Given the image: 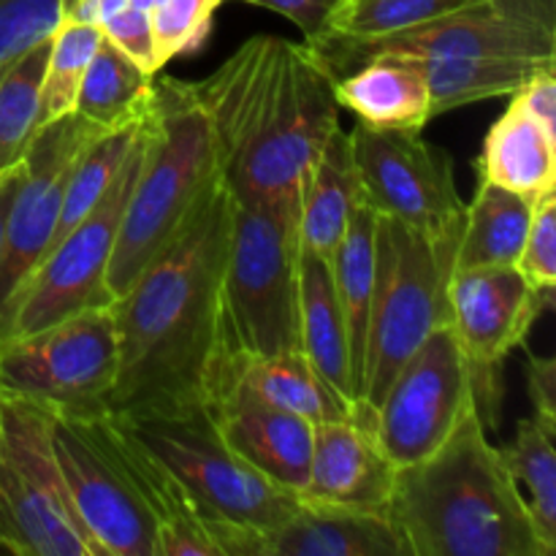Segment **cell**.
Masks as SVG:
<instances>
[{
    "label": "cell",
    "mask_w": 556,
    "mask_h": 556,
    "mask_svg": "<svg viewBox=\"0 0 556 556\" xmlns=\"http://www.w3.org/2000/svg\"><path fill=\"white\" fill-rule=\"evenodd\" d=\"M220 174L215 136L190 85L155 79V125L106 271L109 299H119L163 244L182 228Z\"/></svg>",
    "instance_id": "4"
},
{
    "label": "cell",
    "mask_w": 556,
    "mask_h": 556,
    "mask_svg": "<svg viewBox=\"0 0 556 556\" xmlns=\"http://www.w3.org/2000/svg\"><path fill=\"white\" fill-rule=\"evenodd\" d=\"M155 98V74L103 36L85 71L74 112L90 128L109 134L144 117Z\"/></svg>",
    "instance_id": "26"
},
{
    "label": "cell",
    "mask_w": 556,
    "mask_h": 556,
    "mask_svg": "<svg viewBox=\"0 0 556 556\" xmlns=\"http://www.w3.org/2000/svg\"><path fill=\"white\" fill-rule=\"evenodd\" d=\"M375 228H378V212L364 204L362 195L353 204L351 220H348L345 237L337 244L334 258H331V277H334V291L340 299L342 318L348 329V345H351V367L353 386H356L358 402V380H362L364 345H367L369 307H372L375 291Z\"/></svg>",
    "instance_id": "27"
},
{
    "label": "cell",
    "mask_w": 556,
    "mask_h": 556,
    "mask_svg": "<svg viewBox=\"0 0 556 556\" xmlns=\"http://www.w3.org/2000/svg\"><path fill=\"white\" fill-rule=\"evenodd\" d=\"M516 103L525 109L527 114L538 119L543 125L546 134H552L556 139V74L554 65H543L519 92H514Z\"/></svg>",
    "instance_id": "39"
},
{
    "label": "cell",
    "mask_w": 556,
    "mask_h": 556,
    "mask_svg": "<svg viewBox=\"0 0 556 556\" xmlns=\"http://www.w3.org/2000/svg\"><path fill=\"white\" fill-rule=\"evenodd\" d=\"M152 125H155V101H152L123 166L114 174L101 199L96 201V206L52 244V250L43 255L30 280L25 282L22 293L16 296L14 313H11L5 342L36 334L68 315L81 313V309L112 304L106 293L109 261H112L114 244H117L125 206L134 193L141 166H144Z\"/></svg>",
    "instance_id": "9"
},
{
    "label": "cell",
    "mask_w": 556,
    "mask_h": 556,
    "mask_svg": "<svg viewBox=\"0 0 556 556\" xmlns=\"http://www.w3.org/2000/svg\"><path fill=\"white\" fill-rule=\"evenodd\" d=\"M459 233L429 237L418 228L378 215L375 291L356 402V424L367 432L394 375L424 340L448 320L445 291L454 271Z\"/></svg>",
    "instance_id": "6"
},
{
    "label": "cell",
    "mask_w": 556,
    "mask_h": 556,
    "mask_svg": "<svg viewBox=\"0 0 556 556\" xmlns=\"http://www.w3.org/2000/svg\"><path fill=\"white\" fill-rule=\"evenodd\" d=\"M472 407L470 364L445 320L394 375L369 421V434L402 470L432 456Z\"/></svg>",
    "instance_id": "11"
},
{
    "label": "cell",
    "mask_w": 556,
    "mask_h": 556,
    "mask_svg": "<svg viewBox=\"0 0 556 556\" xmlns=\"http://www.w3.org/2000/svg\"><path fill=\"white\" fill-rule=\"evenodd\" d=\"M334 98L372 128L424 130L434 119L427 71L407 54H372L334 79Z\"/></svg>",
    "instance_id": "20"
},
{
    "label": "cell",
    "mask_w": 556,
    "mask_h": 556,
    "mask_svg": "<svg viewBox=\"0 0 556 556\" xmlns=\"http://www.w3.org/2000/svg\"><path fill=\"white\" fill-rule=\"evenodd\" d=\"M299 337L309 364L334 389V394L353 407L356 416L351 345L331 266L304 250L299 253Z\"/></svg>",
    "instance_id": "23"
},
{
    "label": "cell",
    "mask_w": 556,
    "mask_h": 556,
    "mask_svg": "<svg viewBox=\"0 0 556 556\" xmlns=\"http://www.w3.org/2000/svg\"><path fill=\"white\" fill-rule=\"evenodd\" d=\"M103 36L114 47L123 49L128 58H134L144 71H150V74L161 71L155 52V36H152V22L147 11L128 5V9L114 14L109 22H103Z\"/></svg>",
    "instance_id": "37"
},
{
    "label": "cell",
    "mask_w": 556,
    "mask_h": 556,
    "mask_svg": "<svg viewBox=\"0 0 556 556\" xmlns=\"http://www.w3.org/2000/svg\"><path fill=\"white\" fill-rule=\"evenodd\" d=\"M483 3L489 0H337L324 33L307 41H378Z\"/></svg>",
    "instance_id": "31"
},
{
    "label": "cell",
    "mask_w": 556,
    "mask_h": 556,
    "mask_svg": "<svg viewBox=\"0 0 556 556\" xmlns=\"http://www.w3.org/2000/svg\"><path fill=\"white\" fill-rule=\"evenodd\" d=\"M421 63L427 71L434 117L470 103L510 98L543 65H554L525 58H434Z\"/></svg>",
    "instance_id": "28"
},
{
    "label": "cell",
    "mask_w": 556,
    "mask_h": 556,
    "mask_svg": "<svg viewBox=\"0 0 556 556\" xmlns=\"http://www.w3.org/2000/svg\"><path fill=\"white\" fill-rule=\"evenodd\" d=\"M101 41L103 27L90 25V22L63 16L60 25L54 27V33L49 36L47 68H43L41 128L65 114H74L76 92H79L87 65Z\"/></svg>",
    "instance_id": "32"
},
{
    "label": "cell",
    "mask_w": 556,
    "mask_h": 556,
    "mask_svg": "<svg viewBox=\"0 0 556 556\" xmlns=\"http://www.w3.org/2000/svg\"><path fill=\"white\" fill-rule=\"evenodd\" d=\"M204 407L239 459L293 497L302 494L313 459V421L269 405L233 378L212 380Z\"/></svg>",
    "instance_id": "16"
},
{
    "label": "cell",
    "mask_w": 556,
    "mask_h": 556,
    "mask_svg": "<svg viewBox=\"0 0 556 556\" xmlns=\"http://www.w3.org/2000/svg\"><path fill=\"white\" fill-rule=\"evenodd\" d=\"M448 326L470 364L472 400L478 418L500 421V367L530 334L538 315L552 304V293L538 291L516 266H481L451 271Z\"/></svg>",
    "instance_id": "13"
},
{
    "label": "cell",
    "mask_w": 556,
    "mask_h": 556,
    "mask_svg": "<svg viewBox=\"0 0 556 556\" xmlns=\"http://www.w3.org/2000/svg\"><path fill=\"white\" fill-rule=\"evenodd\" d=\"M556 139L510 98L503 117L489 128L478 157L481 182L538 201L556 188Z\"/></svg>",
    "instance_id": "24"
},
{
    "label": "cell",
    "mask_w": 556,
    "mask_h": 556,
    "mask_svg": "<svg viewBox=\"0 0 556 556\" xmlns=\"http://www.w3.org/2000/svg\"><path fill=\"white\" fill-rule=\"evenodd\" d=\"M233 204L220 172L182 228L112 302L119 367L106 410L204 405L223 342V271Z\"/></svg>",
    "instance_id": "1"
},
{
    "label": "cell",
    "mask_w": 556,
    "mask_h": 556,
    "mask_svg": "<svg viewBox=\"0 0 556 556\" xmlns=\"http://www.w3.org/2000/svg\"><path fill=\"white\" fill-rule=\"evenodd\" d=\"M356 201L358 179L351 134L337 125L304 177L302 206H299V248L331 264Z\"/></svg>",
    "instance_id": "22"
},
{
    "label": "cell",
    "mask_w": 556,
    "mask_h": 556,
    "mask_svg": "<svg viewBox=\"0 0 556 556\" xmlns=\"http://www.w3.org/2000/svg\"><path fill=\"white\" fill-rule=\"evenodd\" d=\"M114 416L193 492L215 527L220 556H264L266 532L299 500L239 459L204 405Z\"/></svg>",
    "instance_id": "5"
},
{
    "label": "cell",
    "mask_w": 556,
    "mask_h": 556,
    "mask_svg": "<svg viewBox=\"0 0 556 556\" xmlns=\"http://www.w3.org/2000/svg\"><path fill=\"white\" fill-rule=\"evenodd\" d=\"M74 0H0V68L47 41Z\"/></svg>",
    "instance_id": "35"
},
{
    "label": "cell",
    "mask_w": 556,
    "mask_h": 556,
    "mask_svg": "<svg viewBox=\"0 0 556 556\" xmlns=\"http://www.w3.org/2000/svg\"><path fill=\"white\" fill-rule=\"evenodd\" d=\"M52 438L71 505L101 556H161L155 525L92 429L90 410H52Z\"/></svg>",
    "instance_id": "15"
},
{
    "label": "cell",
    "mask_w": 556,
    "mask_h": 556,
    "mask_svg": "<svg viewBox=\"0 0 556 556\" xmlns=\"http://www.w3.org/2000/svg\"><path fill=\"white\" fill-rule=\"evenodd\" d=\"M98 134L74 112L43 125L33 139L0 244V345L9 337L16 296L52 250L71 172Z\"/></svg>",
    "instance_id": "14"
},
{
    "label": "cell",
    "mask_w": 556,
    "mask_h": 556,
    "mask_svg": "<svg viewBox=\"0 0 556 556\" xmlns=\"http://www.w3.org/2000/svg\"><path fill=\"white\" fill-rule=\"evenodd\" d=\"M554 424L538 416L521 418L516 438L500 451L516 489L525 497L538 535L548 552H556V448Z\"/></svg>",
    "instance_id": "30"
},
{
    "label": "cell",
    "mask_w": 556,
    "mask_h": 556,
    "mask_svg": "<svg viewBox=\"0 0 556 556\" xmlns=\"http://www.w3.org/2000/svg\"><path fill=\"white\" fill-rule=\"evenodd\" d=\"M527 391L532 400V416L556 427V362L554 358H527Z\"/></svg>",
    "instance_id": "40"
},
{
    "label": "cell",
    "mask_w": 556,
    "mask_h": 556,
    "mask_svg": "<svg viewBox=\"0 0 556 556\" xmlns=\"http://www.w3.org/2000/svg\"><path fill=\"white\" fill-rule=\"evenodd\" d=\"M49 38L0 71V177L22 172L41 130V87Z\"/></svg>",
    "instance_id": "29"
},
{
    "label": "cell",
    "mask_w": 556,
    "mask_h": 556,
    "mask_svg": "<svg viewBox=\"0 0 556 556\" xmlns=\"http://www.w3.org/2000/svg\"><path fill=\"white\" fill-rule=\"evenodd\" d=\"M389 516L410 556H554L476 407L432 456L396 470Z\"/></svg>",
    "instance_id": "3"
},
{
    "label": "cell",
    "mask_w": 556,
    "mask_h": 556,
    "mask_svg": "<svg viewBox=\"0 0 556 556\" xmlns=\"http://www.w3.org/2000/svg\"><path fill=\"white\" fill-rule=\"evenodd\" d=\"M358 195L378 215L429 237L462 231L465 201L456 190L454 161L421 130H386L356 123L351 130Z\"/></svg>",
    "instance_id": "12"
},
{
    "label": "cell",
    "mask_w": 556,
    "mask_h": 556,
    "mask_svg": "<svg viewBox=\"0 0 556 556\" xmlns=\"http://www.w3.org/2000/svg\"><path fill=\"white\" fill-rule=\"evenodd\" d=\"M223 3H228V0H223ZM231 3L261 5V9L275 11V14L291 20L304 33V41H307V38H315L324 33L326 20H329L337 0H231Z\"/></svg>",
    "instance_id": "38"
},
{
    "label": "cell",
    "mask_w": 556,
    "mask_h": 556,
    "mask_svg": "<svg viewBox=\"0 0 556 556\" xmlns=\"http://www.w3.org/2000/svg\"><path fill=\"white\" fill-rule=\"evenodd\" d=\"M264 556H410L389 514L302 503L266 532Z\"/></svg>",
    "instance_id": "19"
},
{
    "label": "cell",
    "mask_w": 556,
    "mask_h": 556,
    "mask_svg": "<svg viewBox=\"0 0 556 556\" xmlns=\"http://www.w3.org/2000/svg\"><path fill=\"white\" fill-rule=\"evenodd\" d=\"M0 546L30 556H101L81 527L52 438V410L0 394Z\"/></svg>",
    "instance_id": "8"
},
{
    "label": "cell",
    "mask_w": 556,
    "mask_h": 556,
    "mask_svg": "<svg viewBox=\"0 0 556 556\" xmlns=\"http://www.w3.org/2000/svg\"><path fill=\"white\" fill-rule=\"evenodd\" d=\"M119 367L112 304L81 309L0 345V394L49 410L106 405Z\"/></svg>",
    "instance_id": "10"
},
{
    "label": "cell",
    "mask_w": 556,
    "mask_h": 556,
    "mask_svg": "<svg viewBox=\"0 0 556 556\" xmlns=\"http://www.w3.org/2000/svg\"><path fill=\"white\" fill-rule=\"evenodd\" d=\"M516 269L538 291L554 293L556 286V190L535 201Z\"/></svg>",
    "instance_id": "36"
},
{
    "label": "cell",
    "mask_w": 556,
    "mask_h": 556,
    "mask_svg": "<svg viewBox=\"0 0 556 556\" xmlns=\"http://www.w3.org/2000/svg\"><path fill=\"white\" fill-rule=\"evenodd\" d=\"M155 101V98H152ZM150 112V109H147ZM147 117V114H144ZM144 117H139L136 123L125 125V128L109 130V134H98L87 141V147L81 150L79 161H76L74 172H71L68 185H65L63 206H60V220L58 231H54V242L63 237L65 231L76 226L87 212L96 206V201L101 199L103 190L109 188V182L114 179V174L123 166L125 155L134 147L136 136H139L141 123Z\"/></svg>",
    "instance_id": "33"
},
{
    "label": "cell",
    "mask_w": 556,
    "mask_h": 556,
    "mask_svg": "<svg viewBox=\"0 0 556 556\" xmlns=\"http://www.w3.org/2000/svg\"><path fill=\"white\" fill-rule=\"evenodd\" d=\"M190 90L233 199L302 206L304 177L340 125L334 76L320 54L307 41L253 36Z\"/></svg>",
    "instance_id": "2"
},
{
    "label": "cell",
    "mask_w": 556,
    "mask_h": 556,
    "mask_svg": "<svg viewBox=\"0 0 556 556\" xmlns=\"http://www.w3.org/2000/svg\"><path fill=\"white\" fill-rule=\"evenodd\" d=\"M92 429L155 525L161 556H220L215 527L188 486L106 407H90Z\"/></svg>",
    "instance_id": "17"
},
{
    "label": "cell",
    "mask_w": 556,
    "mask_h": 556,
    "mask_svg": "<svg viewBox=\"0 0 556 556\" xmlns=\"http://www.w3.org/2000/svg\"><path fill=\"white\" fill-rule=\"evenodd\" d=\"M25 172V166H22ZM22 172L9 174V177H0V244H3V233H5V220H9L11 212V201H14L16 188H20Z\"/></svg>",
    "instance_id": "41"
},
{
    "label": "cell",
    "mask_w": 556,
    "mask_h": 556,
    "mask_svg": "<svg viewBox=\"0 0 556 556\" xmlns=\"http://www.w3.org/2000/svg\"><path fill=\"white\" fill-rule=\"evenodd\" d=\"M233 378L244 389L253 391L269 405L280 410L296 413L307 421H337V418H353V407L334 394L329 383L309 364L302 348L271 353V356H233V353H217L212 378ZM210 389V386H206ZM206 396V394H204Z\"/></svg>",
    "instance_id": "21"
},
{
    "label": "cell",
    "mask_w": 556,
    "mask_h": 556,
    "mask_svg": "<svg viewBox=\"0 0 556 556\" xmlns=\"http://www.w3.org/2000/svg\"><path fill=\"white\" fill-rule=\"evenodd\" d=\"M532 206L535 201L514 190L492 182L478 185L476 199L465 206V220H462L454 253V271L481 269V266H516L532 220Z\"/></svg>",
    "instance_id": "25"
},
{
    "label": "cell",
    "mask_w": 556,
    "mask_h": 556,
    "mask_svg": "<svg viewBox=\"0 0 556 556\" xmlns=\"http://www.w3.org/2000/svg\"><path fill=\"white\" fill-rule=\"evenodd\" d=\"M0 71H3V68H0Z\"/></svg>",
    "instance_id": "42"
},
{
    "label": "cell",
    "mask_w": 556,
    "mask_h": 556,
    "mask_svg": "<svg viewBox=\"0 0 556 556\" xmlns=\"http://www.w3.org/2000/svg\"><path fill=\"white\" fill-rule=\"evenodd\" d=\"M299 206L233 204L220 353L271 356L299 337Z\"/></svg>",
    "instance_id": "7"
},
{
    "label": "cell",
    "mask_w": 556,
    "mask_h": 556,
    "mask_svg": "<svg viewBox=\"0 0 556 556\" xmlns=\"http://www.w3.org/2000/svg\"><path fill=\"white\" fill-rule=\"evenodd\" d=\"M220 3L223 0H157L152 5L150 22L161 68L204 43Z\"/></svg>",
    "instance_id": "34"
},
{
    "label": "cell",
    "mask_w": 556,
    "mask_h": 556,
    "mask_svg": "<svg viewBox=\"0 0 556 556\" xmlns=\"http://www.w3.org/2000/svg\"><path fill=\"white\" fill-rule=\"evenodd\" d=\"M396 467L353 418L315 424L307 486L296 500L331 508L389 514Z\"/></svg>",
    "instance_id": "18"
}]
</instances>
